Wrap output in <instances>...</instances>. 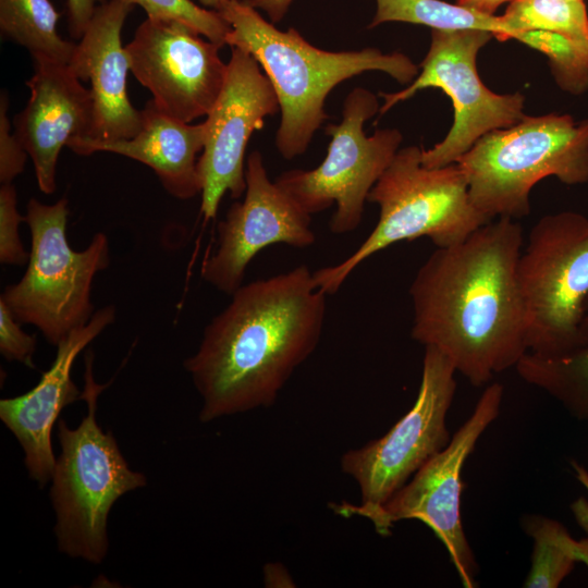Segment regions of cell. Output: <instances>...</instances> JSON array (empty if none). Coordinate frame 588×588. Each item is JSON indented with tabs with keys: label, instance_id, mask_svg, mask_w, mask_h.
Here are the masks:
<instances>
[{
	"label": "cell",
	"instance_id": "6da1fadb",
	"mask_svg": "<svg viewBox=\"0 0 588 588\" xmlns=\"http://www.w3.org/2000/svg\"><path fill=\"white\" fill-rule=\"evenodd\" d=\"M524 242L515 219H492L463 242L436 247L411 283L412 338L443 353L475 387L528 352L517 279Z\"/></svg>",
	"mask_w": 588,
	"mask_h": 588
},
{
	"label": "cell",
	"instance_id": "8fae6325",
	"mask_svg": "<svg viewBox=\"0 0 588 588\" xmlns=\"http://www.w3.org/2000/svg\"><path fill=\"white\" fill-rule=\"evenodd\" d=\"M492 37L480 29H432L430 48L417 77L405 89L379 94L383 98L380 114L428 87L441 88L451 98L453 124L442 142L421 151L422 166L454 163L485 134L514 125L525 117V97L520 93L499 95L480 79L477 54Z\"/></svg>",
	"mask_w": 588,
	"mask_h": 588
},
{
	"label": "cell",
	"instance_id": "ac0fdd59",
	"mask_svg": "<svg viewBox=\"0 0 588 588\" xmlns=\"http://www.w3.org/2000/svg\"><path fill=\"white\" fill-rule=\"evenodd\" d=\"M132 9L124 0L100 4L76 44L69 65L81 81L90 82L94 112L88 136L72 140L128 139L142 127V110L133 107L127 95L131 69L121 40L122 27Z\"/></svg>",
	"mask_w": 588,
	"mask_h": 588
},
{
	"label": "cell",
	"instance_id": "e575fe53",
	"mask_svg": "<svg viewBox=\"0 0 588 588\" xmlns=\"http://www.w3.org/2000/svg\"><path fill=\"white\" fill-rule=\"evenodd\" d=\"M572 1H581V0H572Z\"/></svg>",
	"mask_w": 588,
	"mask_h": 588
},
{
	"label": "cell",
	"instance_id": "5bb4252c",
	"mask_svg": "<svg viewBox=\"0 0 588 588\" xmlns=\"http://www.w3.org/2000/svg\"><path fill=\"white\" fill-rule=\"evenodd\" d=\"M279 106L275 90L246 50L232 47L224 85L206 115L204 148L198 159L203 189L200 212L215 219L226 192L233 198L246 189L244 157L254 131Z\"/></svg>",
	"mask_w": 588,
	"mask_h": 588
},
{
	"label": "cell",
	"instance_id": "d6986e66",
	"mask_svg": "<svg viewBox=\"0 0 588 588\" xmlns=\"http://www.w3.org/2000/svg\"><path fill=\"white\" fill-rule=\"evenodd\" d=\"M142 127L132 138L113 142L72 140L77 155L118 154L149 167L174 198L187 200L201 194L198 154L205 142V124H191L161 111L152 100L142 110Z\"/></svg>",
	"mask_w": 588,
	"mask_h": 588
},
{
	"label": "cell",
	"instance_id": "4316f807",
	"mask_svg": "<svg viewBox=\"0 0 588 588\" xmlns=\"http://www.w3.org/2000/svg\"><path fill=\"white\" fill-rule=\"evenodd\" d=\"M25 221L17 210L16 189L12 183L0 187V261L4 265L22 266L28 261L19 234V224Z\"/></svg>",
	"mask_w": 588,
	"mask_h": 588
},
{
	"label": "cell",
	"instance_id": "2e32d148",
	"mask_svg": "<svg viewBox=\"0 0 588 588\" xmlns=\"http://www.w3.org/2000/svg\"><path fill=\"white\" fill-rule=\"evenodd\" d=\"M33 59L34 74L26 82L30 96L14 119V132L32 158L39 189L52 194L60 151L72 139L88 136L94 102L69 64Z\"/></svg>",
	"mask_w": 588,
	"mask_h": 588
},
{
	"label": "cell",
	"instance_id": "7a4b0ae2",
	"mask_svg": "<svg viewBox=\"0 0 588 588\" xmlns=\"http://www.w3.org/2000/svg\"><path fill=\"white\" fill-rule=\"evenodd\" d=\"M327 296L306 265L242 284L184 362L201 397L199 419L272 405L319 344Z\"/></svg>",
	"mask_w": 588,
	"mask_h": 588
},
{
	"label": "cell",
	"instance_id": "4fadbf2b",
	"mask_svg": "<svg viewBox=\"0 0 588 588\" xmlns=\"http://www.w3.org/2000/svg\"><path fill=\"white\" fill-rule=\"evenodd\" d=\"M191 26L146 19L125 46L130 69L168 115L191 123L206 117L224 85L220 47Z\"/></svg>",
	"mask_w": 588,
	"mask_h": 588
},
{
	"label": "cell",
	"instance_id": "277c9868",
	"mask_svg": "<svg viewBox=\"0 0 588 588\" xmlns=\"http://www.w3.org/2000/svg\"><path fill=\"white\" fill-rule=\"evenodd\" d=\"M417 146L399 149L368 195L379 207V220L352 255L313 271L317 286L335 294L347 277L370 256L384 248L419 237L436 247L466 240L491 219L471 203L466 176L457 162L427 168Z\"/></svg>",
	"mask_w": 588,
	"mask_h": 588
},
{
	"label": "cell",
	"instance_id": "f546056e",
	"mask_svg": "<svg viewBox=\"0 0 588 588\" xmlns=\"http://www.w3.org/2000/svg\"><path fill=\"white\" fill-rule=\"evenodd\" d=\"M107 0H68V17L70 34L74 39H81L96 9Z\"/></svg>",
	"mask_w": 588,
	"mask_h": 588
},
{
	"label": "cell",
	"instance_id": "ba28073f",
	"mask_svg": "<svg viewBox=\"0 0 588 588\" xmlns=\"http://www.w3.org/2000/svg\"><path fill=\"white\" fill-rule=\"evenodd\" d=\"M527 324L528 352L560 358L584 347L588 297V217L561 211L540 218L517 264Z\"/></svg>",
	"mask_w": 588,
	"mask_h": 588
},
{
	"label": "cell",
	"instance_id": "52a82bcc",
	"mask_svg": "<svg viewBox=\"0 0 588 588\" xmlns=\"http://www.w3.org/2000/svg\"><path fill=\"white\" fill-rule=\"evenodd\" d=\"M68 216L66 197L52 205L28 200L25 222L32 248L27 269L0 296L21 324L36 327L54 346L89 322L95 314V275L110 264L109 240L102 232L96 233L83 250L70 246Z\"/></svg>",
	"mask_w": 588,
	"mask_h": 588
},
{
	"label": "cell",
	"instance_id": "7c38bea8",
	"mask_svg": "<svg viewBox=\"0 0 588 588\" xmlns=\"http://www.w3.org/2000/svg\"><path fill=\"white\" fill-rule=\"evenodd\" d=\"M502 397L503 387L498 382L489 384L448 445L370 520L382 536L389 535L392 526L404 519H417L427 525L445 547L465 588L476 586L477 564L462 523V470L480 436L498 417Z\"/></svg>",
	"mask_w": 588,
	"mask_h": 588
},
{
	"label": "cell",
	"instance_id": "7402d4cb",
	"mask_svg": "<svg viewBox=\"0 0 588 588\" xmlns=\"http://www.w3.org/2000/svg\"><path fill=\"white\" fill-rule=\"evenodd\" d=\"M377 10L368 28L385 22L420 24L436 30L480 29L500 41L511 39L502 16L486 14L442 0H376Z\"/></svg>",
	"mask_w": 588,
	"mask_h": 588
},
{
	"label": "cell",
	"instance_id": "5b68a950",
	"mask_svg": "<svg viewBox=\"0 0 588 588\" xmlns=\"http://www.w3.org/2000/svg\"><path fill=\"white\" fill-rule=\"evenodd\" d=\"M107 387L94 379L89 351L82 395L87 414L74 429L59 419L61 453L50 488L59 551L94 564H100L108 552L107 524L113 504L124 493L146 486V477L128 467L111 431L105 432L97 422V399Z\"/></svg>",
	"mask_w": 588,
	"mask_h": 588
},
{
	"label": "cell",
	"instance_id": "4dcf8cb0",
	"mask_svg": "<svg viewBox=\"0 0 588 588\" xmlns=\"http://www.w3.org/2000/svg\"><path fill=\"white\" fill-rule=\"evenodd\" d=\"M575 473L577 480L587 489L588 491V471L587 469L579 465L576 462L571 463ZM571 511L577 524L588 532V500L585 497H579L571 505Z\"/></svg>",
	"mask_w": 588,
	"mask_h": 588
},
{
	"label": "cell",
	"instance_id": "44dd1931",
	"mask_svg": "<svg viewBox=\"0 0 588 588\" xmlns=\"http://www.w3.org/2000/svg\"><path fill=\"white\" fill-rule=\"evenodd\" d=\"M60 13L50 0H0V29L32 57L70 64L76 44L58 33Z\"/></svg>",
	"mask_w": 588,
	"mask_h": 588
},
{
	"label": "cell",
	"instance_id": "cb8c5ba5",
	"mask_svg": "<svg viewBox=\"0 0 588 588\" xmlns=\"http://www.w3.org/2000/svg\"><path fill=\"white\" fill-rule=\"evenodd\" d=\"M502 19L511 39L528 30H547L561 34L588 51L584 0H512Z\"/></svg>",
	"mask_w": 588,
	"mask_h": 588
},
{
	"label": "cell",
	"instance_id": "ffe728a7",
	"mask_svg": "<svg viewBox=\"0 0 588 588\" xmlns=\"http://www.w3.org/2000/svg\"><path fill=\"white\" fill-rule=\"evenodd\" d=\"M583 329L588 338V297ZM515 368L522 379L554 397L573 417L588 420V344L560 358L527 352Z\"/></svg>",
	"mask_w": 588,
	"mask_h": 588
},
{
	"label": "cell",
	"instance_id": "9a60e30c",
	"mask_svg": "<svg viewBox=\"0 0 588 588\" xmlns=\"http://www.w3.org/2000/svg\"><path fill=\"white\" fill-rule=\"evenodd\" d=\"M245 180L243 200L232 204L218 223L217 247L200 269L203 280L226 295L243 284L247 266L264 248H305L316 241L311 215L269 179L258 150L247 158Z\"/></svg>",
	"mask_w": 588,
	"mask_h": 588
},
{
	"label": "cell",
	"instance_id": "8992f818",
	"mask_svg": "<svg viewBox=\"0 0 588 588\" xmlns=\"http://www.w3.org/2000/svg\"><path fill=\"white\" fill-rule=\"evenodd\" d=\"M473 205L489 219L530 212V192L555 176L568 185L588 182V119L525 115L481 136L457 161Z\"/></svg>",
	"mask_w": 588,
	"mask_h": 588
},
{
	"label": "cell",
	"instance_id": "836d02e7",
	"mask_svg": "<svg viewBox=\"0 0 588 588\" xmlns=\"http://www.w3.org/2000/svg\"><path fill=\"white\" fill-rule=\"evenodd\" d=\"M200 5L204 8H210L212 10L218 11L220 8H222L224 4H226L231 0H198Z\"/></svg>",
	"mask_w": 588,
	"mask_h": 588
},
{
	"label": "cell",
	"instance_id": "484cf974",
	"mask_svg": "<svg viewBox=\"0 0 588 588\" xmlns=\"http://www.w3.org/2000/svg\"><path fill=\"white\" fill-rule=\"evenodd\" d=\"M139 5L151 20H173L182 22L220 48L225 46L230 25L216 10L206 9L192 0H124Z\"/></svg>",
	"mask_w": 588,
	"mask_h": 588
},
{
	"label": "cell",
	"instance_id": "e0dca14e",
	"mask_svg": "<svg viewBox=\"0 0 588 588\" xmlns=\"http://www.w3.org/2000/svg\"><path fill=\"white\" fill-rule=\"evenodd\" d=\"M114 319L112 305L95 311L87 324L57 345L52 365L33 389L0 401V419L19 441L28 475L40 488L51 480L56 465L51 436L57 419L66 405L83 395L71 378L73 364Z\"/></svg>",
	"mask_w": 588,
	"mask_h": 588
},
{
	"label": "cell",
	"instance_id": "d4e9b609",
	"mask_svg": "<svg viewBox=\"0 0 588 588\" xmlns=\"http://www.w3.org/2000/svg\"><path fill=\"white\" fill-rule=\"evenodd\" d=\"M543 53L556 84L569 94L588 90V51L567 37L547 30H528L515 37Z\"/></svg>",
	"mask_w": 588,
	"mask_h": 588
},
{
	"label": "cell",
	"instance_id": "f1b7e54d",
	"mask_svg": "<svg viewBox=\"0 0 588 588\" xmlns=\"http://www.w3.org/2000/svg\"><path fill=\"white\" fill-rule=\"evenodd\" d=\"M9 99L7 93L0 98V182L12 183L24 171L27 151L23 147L15 132H12L8 117Z\"/></svg>",
	"mask_w": 588,
	"mask_h": 588
},
{
	"label": "cell",
	"instance_id": "30bf717a",
	"mask_svg": "<svg viewBox=\"0 0 588 588\" xmlns=\"http://www.w3.org/2000/svg\"><path fill=\"white\" fill-rule=\"evenodd\" d=\"M373 93L357 87L344 100L342 121L330 124L331 136L323 161L313 170H290L281 173L277 184L307 213L336 209L330 231L346 234L362 222L365 203L379 177L390 166L403 140L396 128L364 132L367 120L379 112Z\"/></svg>",
	"mask_w": 588,
	"mask_h": 588
},
{
	"label": "cell",
	"instance_id": "d6a6232c",
	"mask_svg": "<svg viewBox=\"0 0 588 588\" xmlns=\"http://www.w3.org/2000/svg\"><path fill=\"white\" fill-rule=\"evenodd\" d=\"M506 1L510 0H457V3L481 13L494 14V12Z\"/></svg>",
	"mask_w": 588,
	"mask_h": 588
},
{
	"label": "cell",
	"instance_id": "83f0119b",
	"mask_svg": "<svg viewBox=\"0 0 588 588\" xmlns=\"http://www.w3.org/2000/svg\"><path fill=\"white\" fill-rule=\"evenodd\" d=\"M36 348V335L27 334L13 317L5 303L0 299V352L7 360H15L35 368L33 355Z\"/></svg>",
	"mask_w": 588,
	"mask_h": 588
},
{
	"label": "cell",
	"instance_id": "3957f363",
	"mask_svg": "<svg viewBox=\"0 0 588 588\" xmlns=\"http://www.w3.org/2000/svg\"><path fill=\"white\" fill-rule=\"evenodd\" d=\"M218 12L231 27L225 44L248 51L275 90L281 110L275 146L285 159L306 151L328 118L327 96L343 81L366 71H382L407 84L419 74V66L401 52L319 49L293 27L285 32L277 28L246 0H231Z\"/></svg>",
	"mask_w": 588,
	"mask_h": 588
},
{
	"label": "cell",
	"instance_id": "9c48e42d",
	"mask_svg": "<svg viewBox=\"0 0 588 588\" xmlns=\"http://www.w3.org/2000/svg\"><path fill=\"white\" fill-rule=\"evenodd\" d=\"M455 368L439 350L425 346L417 397L381 438L341 458L343 473L360 492L359 504L343 502L334 511L371 520L389 500L451 440L446 415L456 391Z\"/></svg>",
	"mask_w": 588,
	"mask_h": 588
},
{
	"label": "cell",
	"instance_id": "603a6c76",
	"mask_svg": "<svg viewBox=\"0 0 588 588\" xmlns=\"http://www.w3.org/2000/svg\"><path fill=\"white\" fill-rule=\"evenodd\" d=\"M523 523L535 541L524 587L556 588L576 562H584L588 567V539H573L560 522L544 516L530 515Z\"/></svg>",
	"mask_w": 588,
	"mask_h": 588
},
{
	"label": "cell",
	"instance_id": "1f68e13d",
	"mask_svg": "<svg viewBox=\"0 0 588 588\" xmlns=\"http://www.w3.org/2000/svg\"><path fill=\"white\" fill-rule=\"evenodd\" d=\"M256 9L265 11L274 24L280 22L286 14L294 0H246Z\"/></svg>",
	"mask_w": 588,
	"mask_h": 588
}]
</instances>
